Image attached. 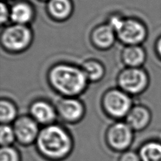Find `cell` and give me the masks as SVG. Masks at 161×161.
I'll return each instance as SVG.
<instances>
[{
  "instance_id": "obj_19",
  "label": "cell",
  "mask_w": 161,
  "mask_h": 161,
  "mask_svg": "<svg viewBox=\"0 0 161 161\" xmlns=\"http://www.w3.org/2000/svg\"><path fill=\"white\" fill-rule=\"evenodd\" d=\"M16 142L12 125H1L0 126V145L1 147L14 146Z\"/></svg>"
},
{
  "instance_id": "obj_26",
  "label": "cell",
  "mask_w": 161,
  "mask_h": 161,
  "mask_svg": "<svg viewBox=\"0 0 161 161\" xmlns=\"http://www.w3.org/2000/svg\"><path fill=\"white\" fill-rule=\"evenodd\" d=\"M2 1H4V2H9V1H14V0H2Z\"/></svg>"
},
{
  "instance_id": "obj_9",
  "label": "cell",
  "mask_w": 161,
  "mask_h": 161,
  "mask_svg": "<svg viewBox=\"0 0 161 161\" xmlns=\"http://www.w3.org/2000/svg\"><path fill=\"white\" fill-rule=\"evenodd\" d=\"M12 126L17 143L24 147L35 145L42 127L29 114L19 115Z\"/></svg>"
},
{
  "instance_id": "obj_14",
  "label": "cell",
  "mask_w": 161,
  "mask_h": 161,
  "mask_svg": "<svg viewBox=\"0 0 161 161\" xmlns=\"http://www.w3.org/2000/svg\"><path fill=\"white\" fill-rule=\"evenodd\" d=\"M45 9L51 20L62 23L71 18L74 7L72 0H50L46 3Z\"/></svg>"
},
{
  "instance_id": "obj_16",
  "label": "cell",
  "mask_w": 161,
  "mask_h": 161,
  "mask_svg": "<svg viewBox=\"0 0 161 161\" xmlns=\"http://www.w3.org/2000/svg\"><path fill=\"white\" fill-rule=\"evenodd\" d=\"M89 83H96L102 80L106 74L104 64L96 59H88L80 65Z\"/></svg>"
},
{
  "instance_id": "obj_4",
  "label": "cell",
  "mask_w": 161,
  "mask_h": 161,
  "mask_svg": "<svg viewBox=\"0 0 161 161\" xmlns=\"http://www.w3.org/2000/svg\"><path fill=\"white\" fill-rule=\"evenodd\" d=\"M100 105L108 117L120 121L125 120L134 104L132 97L117 87L108 89L103 94Z\"/></svg>"
},
{
  "instance_id": "obj_20",
  "label": "cell",
  "mask_w": 161,
  "mask_h": 161,
  "mask_svg": "<svg viewBox=\"0 0 161 161\" xmlns=\"http://www.w3.org/2000/svg\"><path fill=\"white\" fill-rule=\"evenodd\" d=\"M0 161H22L21 152L14 146L1 147Z\"/></svg>"
},
{
  "instance_id": "obj_10",
  "label": "cell",
  "mask_w": 161,
  "mask_h": 161,
  "mask_svg": "<svg viewBox=\"0 0 161 161\" xmlns=\"http://www.w3.org/2000/svg\"><path fill=\"white\" fill-rule=\"evenodd\" d=\"M28 114L42 127L56 123L58 119L55 105L45 99H36L31 103Z\"/></svg>"
},
{
  "instance_id": "obj_11",
  "label": "cell",
  "mask_w": 161,
  "mask_h": 161,
  "mask_svg": "<svg viewBox=\"0 0 161 161\" xmlns=\"http://www.w3.org/2000/svg\"><path fill=\"white\" fill-rule=\"evenodd\" d=\"M117 40V34L107 23L95 26L90 33V42L98 50H108Z\"/></svg>"
},
{
  "instance_id": "obj_1",
  "label": "cell",
  "mask_w": 161,
  "mask_h": 161,
  "mask_svg": "<svg viewBox=\"0 0 161 161\" xmlns=\"http://www.w3.org/2000/svg\"><path fill=\"white\" fill-rule=\"evenodd\" d=\"M74 145L69 130L56 122L42 126L35 147L39 156L46 161H64L72 154Z\"/></svg>"
},
{
  "instance_id": "obj_24",
  "label": "cell",
  "mask_w": 161,
  "mask_h": 161,
  "mask_svg": "<svg viewBox=\"0 0 161 161\" xmlns=\"http://www.w3.org/2000/svg\"><path fill=\"white\" fill-rule=\"evenodd\" d=\"M155 48H156V51L158 56L161 59V36L157 40V41L156 42V47H155Z\"/></svg>"
},
{
  "instance_id": "obj_8",
  "label": "cell",
  "mask_w": 161,
  "mask_h": 161,
  "mask_svg": "<svg viewBox=\"0 0 161 161\" xmlns=\"http://www.w3.org/2000/svg\"><path fill=\"white\" fill-rule=\"evenodd\" d=\"M55 107L58 119L68 125L79 124L86 113L84 103L79 97H62Z\"/></svg>"
},
{
  "instance_id": "obj_25",
  "label": "cell",
  "mask_w": 161,
  "mask_h": 161,
  "mask_svg": "<svg viewBox=\"0 0 161 161\" xmlns=\"http://www.w3.org/2000/svg\"><path fill=\"white\" fill-rule=\"evenodd\" d=\"M39 2H45L47 3L48 1H50V0H38Z\"/></svg>"
},
{
  "instance_id": "obj_7",
  "label": "cell",
  "mask_w": 161,
  "mask_h": 161,
  "mask_svg": "<svg viewBox=\"0 0 161 161\" xmlns=\"http://www.w3.org/2000/svg\"><path fill=\"white\" fill-rule=\"evenodd\" d=\"M117 40L126 45H142L148 37L144 23L134 17H125L122 26L116 33Z\"/></svg>"
},
{
  "instance_id": "obj_17",
  "label": "cell",
  "mask_w": 161,
  "mask_h": 161,
  "mask_svg": "<svg viewBox=\"0 0 161 161\" xmlns=\"http://www.w3.org/2000/svg\"><path fill=\"white\" fill-rule=\"evenodd\" d=\"M137 151L142 161H161V141H146L140 145Z\"/></svg>"
},
{
  "instance_id": "obj_3",
  "label": "cell",
  "mask_w": 161,
  "mask_h": 161,
  "mask_svg": "<svg viewBox=\"0 0 161 161\" xmlns=\"http://www.w3.org/2000/svg\"><path fill=\"white\" fill-rule=\"evenodd\" d=\"M34 34L30 25L10 24L3 27L0 41L3 50L11 54L24 53L32 45Z\"/></svg>"
},
{
  "instance_id": "obj_18",
  "label": "cell",
  "mask_w": 161,
  "mask_h": 161,
  "mask_svg": "<svg viewBox=\"0 0 161 161\" xmlns=\"http://www.w3.org/2000/svg\"><path fill=\"white\" fill-rule=\"evenodd\" d=\"M19 116V110L16 103L10 99L2 97L0 100L1 125H12Z\"/></svg>"
},
{
  "instance_id": "obj_15",
  "label": "cell",
  "mask_w": 161,
  "mask_h": 161,
  "mask_svg": "<svg viewBox=\"0 0 161 161\" xmlns=\"http://www.w3.org/2000/svg\"><path fill=\"white\" fill-rule=\"evenodd\" d=\"M147 54L142 45H126L121 52V60L125 67H142Z\"/></svg>"
},
{
  "instance_id": "obj_12",
  "label": "cell",
  "mask_w": 161,
  "mask_h": 161,
  "mask_svg": "<svg viewBox=\"0 0 161 161\" xmlns=\"http://www.w3.org/2000/svg\"><path fill=\"white\" fill-rule=\"evenodd\" d=\"M125 121L135 133L142 132L147 129L152 121V113L150 109L141 104L134 105Z\"/></svg>"
},
{
  "instance_id": "obj_23",
  "label": "cell",
  "mask_w": 161,
  "mask_h": 161,
  "mask_svg": "<svg viewBox=\"0 0 161 161\" xmlns=\"http://www.w3.org/2000/svg\"><path fill=\"white\" fill-rule=\"evenodd\" d=\"M119 154L117 161H142L138 151H134L129 149Z\"/></svg>"
},
{
  "instance_id": "obj_13",
  "label": "cell",
  "mask_w": 161,
  "mask_h": 161,
  "mask_svg": "<svg viewBox=\"0 0 161 161\" xmlns=\"http://www.w3.org/2000/svg\"><path fill=\"white\" fill-rule=\"evenodd\" d=\"M11 24L30 25L36 19L34 6L27 0H19L10 6Z\"/></svg>"
},
{
  "instance_id": "obj_5",
  "label": "cell",
  "mask_w": 161,
  "mask_h": 161,
  "mask_svg": "<svg viewBox=\"0 0 161 161\" xmlns=\"http://www.w3.org/2000/svg\"><path fill=\"white\" fill-rule=\"evenodd\" d=\"M135 132L125 120L114 121L105 132V142L110 151L122 153L131 148Z\"/></svg>"
},
{
  "instance_id": "obj_22",
  "label": "cell",
  "mask_w": 161,
  "mask_h": 161,
  "mask_svg": "<svg viewBox=\"0 0 161 161\" xmlns=\"http://www.w3.org/2000/svg\"><path fill=\"white\" fill-rule=\"evenodd\" d=\"M125 17L122 16L119 14H112L108 17L106 23L115 31V33H117L121 26H122L123 22L125 21Z\"/></svg>"
},
{
  "instance_id": "obj_21",
  "label": "cell",
  "mask_w": 161,
  "mask_h": 161,
  "mask_svg": "<svg viewBox=\"0 0 161 161\" xmlns=\"http://www.w3.org/2000/svg\"><path fill=\"white\" fill-rule=\"evenodd\" d=\"M0 22L2 27L6 26L11 24L10 7L8 6L7 2L2 1L0 5Z\"/></svg>"
},
{
  "instance_id": "obj_2",
  "label": "cell",
  "mask_w": 161,
  "mask_h": 161,
  "mask_svg": "<svg viewBox=\"0 0 161 161\" xmlns=\"http://www.w3.org/2000/svg\"><path fill=\"white\" fill-rule=\"evenodd\" d=\"M49 86L61 97H79L87 90L90 83L80 66L59 62L49 69Z\"/></svg>"
},
{
  "instance_id": "obj_6",
  "label": "cell",
  "mask_w": 161,
  "mask_h": 161,
  "mask_svg": "<svg viewBox=\"0 0 161 161\" xmlns=\"http://www.w3.org/2000/svg\"><path fill=\"white\" fill-rule=\"evenodd\" d=\"M149 83L150 79L147 71L142 67H125L117 76V87L131 97L145 92Z\"/></svg>"
}]
</instances>
